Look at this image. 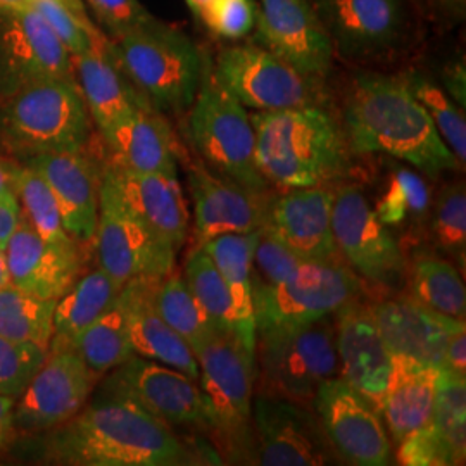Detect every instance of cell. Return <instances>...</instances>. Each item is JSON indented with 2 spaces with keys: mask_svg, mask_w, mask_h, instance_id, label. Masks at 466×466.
Segmentation results:
<instances>
[{
  "mask_svg": "<svg viewBox=\"0 0 466 466\" xmlns=\"http://www.w3.org/2000/svg\"><path fill=\"white\" fill-rule=\"evenodd\" d=\"M35 441V458L59 466L223 465L213 446H196L125 396L100 394Z\"/></svg>",
  "mask_w": 466,
  "mask_h": 466,
  "instance_id": "6da1fadb",
  "label": "cell"
},
{
  "mask_svg": "<svg viewBox=\"0 0 466 466\" xmlns=\"http://www.w3.org/2000/svg\"><path fill=\"white\" fill-rule=\"evenodd\" d=\"M340 125L354 154H385L429 177L463 167L404 75H356L344 97Z\"/></svg>",
  "mask_w": 466,
  "mask_h": 466,
  "instance_id": "7a4b0ae2",
  "label": "cell"
},
{
  "mask_svg": "<svg viewBox=\"0 0 466 466\" xmlns=\"http://www.w3.org/2000/svg\"><path fill=\"white\" fill-rule=\"evenodd\" d=\"M256 163L280 188L327 185L346 177L350 150L342 125L325 106L250 115Z\"/></svg>",
  "mask_w": 466,
  "mask_h": 466,
  "instance_id": "3957f363",
  "label": "cell"
},
{
  "mask_svg": "<svg viewBox=\"0 0 466 466\" xmlns=\"http://www.w3.org/2000/svg\"><path fill=\"white\" fill-rule=\"evenodd\" d=\"M208 437L223 463H256L252 396L258 377L256 352L237 337L218 332L196 352Z\"/></svg>",
  "mask_w": 466,
  "mask_h": 466,
  "instance_id": "277c9868",
  "label": "cell"
},
{
  "mask_svg": "<svg viewBox=\"0 0 466 466\" xmlns=\"http://www.w3.org/2000/svg\"><path fill=\"white\" fill-rule=\"evenodd\" d=\"M107 47L154 109L163 115L190 109L209 59L188 35L156 17L130 34L107 38Z\"/></svg>",
  "mask_w": 466,
  "mask_h": 466,
  "instance_id": "5b68a950",
  "label": "cell"
},
{
  "mask_svg": "<svg viewBox=\"0 0 466 466\" xmlns=\"http://www.w3.org/2000/svg\"><path fill=\"white\" fill-rule=\"evenodd\" d=\"M92 117L76 80L50 78L0 100V149L25 161L40 154L85 150Z\"/></svg>",
  "mask_w": 466,
  "mask_h": 466,
  "instance_id": "8992f818",
  "label": "cell"
},
{
  "mask_svg": "<svg viewBox=\"0 0 466 466\" xmlns=\"http://www.w3.org/2000/svg\"><path fill=\"white\" fill-rule=\"evenodd\" d=\"M187 113L188 140L206 167L237 184L267 190L269 184L256 163V132L250 115L218 84L211 63Z\"/></svg>",
  "mask_w": 466,
  "mask_h": 466,
  "instance_id": "52a82bcc",
  "label": "cell"
},
{
  "mask_svg": "<svg viewBox=\"0 0 466 466\" xmlns=\"http://www.w3.org/2000/svg\"><path fill=\"white\" fill-rule=\"evenodd\" d=\"M256 361L263 392L313 402L319 385L339 377L335 315L258 333Z\"/></svg>",
  "mask_w": 466,
  "mask_h": 466,
  "instance_id": "ba28073f",
  "label": "cell"
},
{
  "mask_svg": "<svg viewBox=\"0 0 466 466\" xmlns=\"http://www.w3.org/2000/svg\"><path fill=\"white\" fill-rule=\"evenodd\" d=\"M213 75L233 99L254 111L325 106L321 78L309 76L258 44L219 49Z\"/></svg>",
  "mask_w": 466,
  "mask_h": 466,
  "instance_id": "9c48e42d",
  "label": "cell"
},
{
  "mask_svg": "<svg viewBox=\"0 0 466 466\" xmlns=\"http://www.w3.org/2000/svg\"><path fill=\"white\" fill-rule=\"evenodd\" d=\"M94 240L99 268L121 287L137 279L161 280L175 269L177 250L135 215L109 167L100 175L99 218Z\"/></svg>",
  "mask_w": 466,
  "mask_h": 466,
  "instance_id": "30bf717a",
  "label": "cell"
},
{
  "mask_svg": "<svg viewBox=\"0 0 466 466\" xmlns=\"http://www.w3.org/2000/svg\"><path fill=\"white\" fill-rule=\"evenodd\" d=\"M360 296V282L339 261H304L277 285L252 287L256 330L309 323L332 317Z\"/></svg>",
  "mask_w": 466,
  "mask_h": 466,
  "instance_id": "8fae6325",
  "label": "cell"
},
{
  "mask_svg": "<svg viewBox=\"0 0 466 466\" xmlns=\"http://www.w3.org/2000/svg\"><path fill=\"white\" fill-rule=\"evenodd\" d=\"M252 425L258 465H340L319 418L306 404L279 394L259 392L252 398Z\"/></svg>",
  "mask_w": 466,
  "mask_h": 466,
  "instance_id": "7c38bea8",
  "label": "cell"
},
{
  "mask_svg": "<svg viewBox=\"0 0 466 466\" xmlns=\"http://www.w3.org/2000/svg\"><path fill=\"white\" fill-rule=\"evenodd\" d=\"M313 404L340 460L356 466L392 463L394 446L377 402L344 379L333 377L319 385Z\"/></svg>",
  "mask_w": 466,
  "mask_h": 466,
  "instance_id": "4fadbf2b",
  "label": "cell"
},
{
  "mask_svg": "<svg viewBox=\"0 0 466 466\" xmlns=\"http://www.w3.org/2000/svg\"><path fill=\"white\" fill-rule=\"evenodd\" d=\"M50 78L76 80L65 42L32 5L0 9V100Z\"/></svg>",
  "mask_w": 466,
  "mask_h": 466,
  "instance_id": "5bb4252c",
  "label": "cell"
},
{
  "mask_svg": "<svg viewBox=\"0 0 466 466\" xmlns=\"http://www.w3.org/2000/svg\"><path fill=\"white\" fill-rule=\"evenodd\" d=\"M102 390L134 400L175 431L184 429L208 435L199 380L175 368L135 354L113 370Z\"/></svg>",
  "mask_w": 466,
  "mask_h": 466,
  "instance_id": "9a60e30c",
  "label": "cell"
},
{
  "mask_svg": "<svg viewBox=\"0 0 466 466\" xmlns=\"http://www.w3.org/2000/svg\"><path fill=\"white\" fill-rule=\"evenodd\" d=\"M97 375L71 346L50 344L49 354L16 400L21 432H47L75 417L90 398Z\"/></svg>",
  "mask_w": 466,
  "mask_h": 466,
  "instance_id": "2e32d148",
  "label": "cell"
},
{
  "mask_svg": "<svg viewBox=\"0 0 466 466\" xmlns=\"http://www.w3.org/2000/svg\"><path fill=\"white\" fill-rule=\"evenodd\" d=\"M332 232L337 250L367 280L392 287L404 275V256L367 198L356 187L333 192Z\"/></svg>",
  "mask_w": 466,
  "mask_h": 466,
  "instance_id": "e0dca14e",
  "label": "cell"
},
{
  "mask_svg": "<svg viewBox=\"0 0 466 466\" xmlns=\"http://www.w3.org/2000/svg\"><path fill=\"white\" fill-rule=\"evenodd\" d=\"M333 52L370 61L390 54L408 30L406 0H311Z\"/></svg>",
  "mask_w": 466,
  "mask_h": 466,
  "instance_id": "ac0fdd59",
  "label": "cell"
},
{
  "mask_svg": "<svg viewBox=\"0 0 466 466\" xmlns=\"http://www.w3.org/2000/svg\"><path fill=\"white\" fill-rule=\"evenodd\" d=\"M187 184L194 206L199 244L225 233H249L267 227L273 194L250 188L209 171L204 163L188 167Z\"/></svg>",
  "mask_w": 466,
  "mask_h": 466,
  "instance_id": "d6986e66",
  "label": "cell"
},
{
  "mask_svg": "<svg viewBox=\"0 0 466 466\" xmlns=\"http://www.w3.org/2000/svg\"><path fill=\"white\" fill-rule=\"evenodd\" d=\"M256 15L265 49L309 76L323 80L332 71V42L311 0H261Z\"/></svg>",
  "mask_w": 466,
  "mask_h": 466,
  "instance_id": "ffe728a7",
  "label": "cell"
},
{
  "mask_svg": "<svg viewBox=\"0 0 466 466\" xmlns=\"http://www.w3.org/2000/svg\"><path fill=\"white\" fill-rule=\"evenodd\" d=\"M392 358L441 368L451 337L466 329L465 319L451 318L410 298L370 306Z\"/></svg>",
  "mask_w": 466,
  "mask_h": 466,
  "instance_id": "44dd1931",
  "label": "cell"
},
{
  "mask_svg": "<svg viewBox=\"0 0 466 466\" xmlns=\"http://www.w3.org/2000/svg\"><path fill=\"white\" fill-rule=\"evenodd\" d=\"M17 163L32 167L49 185L69 237L78 244L92 242L99 218L100 175L86 149L49 152Z\"/></svg>",
  "mask_w": 466,
  "mask_h": 466,
  "instance_id": "7402d4cb",
  "label": "cell"
},
{
  "mask_svg": "<svg viewBox=\"0 0 466 466\" xmlns=\"http://www.w3.org/2000/svg\"><path fill=\"white\" fill-rule=\"evenodd\" d=\"M332 204L333 192L325 185L289 188L271 200L265 228L304 261H335Z\"/></svg>",
  "mask_w": 466,
  "mask_h": 466,
  "instance_id": "603a6c76",
  "label": "cell"
},
{
  "mask_svg": "<svg viewBox=\"0 0 466 466\" xmlns=\"http://www.w3.org/2000/svg\"><path fill=\"white\" fill-rule=\"evenodd\" d=\"M339 377L373 402L382 400L392 371V354L367 304L352 300L335 313Z\"/></svg>",
  "mask_w": 466,
  "mask_h": 466,
  "instance_id": "cb8c5ba5",
  "label": "cell"
},
{
  "mask_svg": "<svg viewBox=\"0 0 466 466\" xmlns=\"http://www.w3.org/2000/svg\"><path fill=\"white\" fill-rule=\"evenodd\" d=\"M5 259L11 283L40 299H59L82 269L80 250L52 246L35 232L23 213L5 248Z\"/></svg>",
  "mask_w": 466,
  "mask_h": 466,
  "instance_id": "d4e9b609",
  "label": "cell"
},
{
  "mask_svg": "<svg viewBox=\"0 0 466 466\" xmlns=\"http://www.w3.org/2000/svg\"><path fill=\"white\" fill-rule=\"evenodd\" d=\"M159 280L137 279L125 283L119 304L125 311L135 354L163 363L199 380V363L184 339L161 318L154 304V289Z\"/></svg>",
  "mask_w": 466,
  "mask_h": 466,
  "instance_id": "484cf974",
  "label": "cell"
},
{
  "mask_svg": "<svg viewBox=\"0 0 466 466\" xmlns=\"http://www.w3.org/2000/svg\"><path fill=\"white\" fill-rule=\"evenodd\" d=\"M117 167L178 177L180 147L163 113L144 106L100 135Z\"/></svg>",
  "mask_w": 466,
  "mask_h": 466,
  "instance_id": "4316f807",
  "label": "cell"
},
{
  "mask_svg": "<svg viewBox=\"0 0 466 466\" xmlns=\"http://www.w3.org/2000/svg\"><path fill=\"white\" fill-rule=\"evenodd\" d=\"M73 69L86 109L100 135L138 107L150 106L107 47V36L94 49L73 56Z\"/></svg>",
  "mask_w": 466,
  "mask_h": 466,
  "instance_id": "83f0119b",
  "label": "cell"
},
{
  "mask_svg": "<svg viewBox=\"0 0 466 466\" xmlns=\"http://www.w3.org/2000/svg\"><path fill=\"white\" fill-rule=\"evenodd\" d=\"M109 169L135 215L177 252L182 249L188 237L190 217L178 177L137 173L115 163Z\"/></svg>",
  "mask_w": 466,
  "mask_h": 466,
  "instance_id": "f1b7e54d",
  "label": "cell"
},
{
  "mask_svg": "<svg viewBox=\"0 0 466 466\" xmlns=\"http://www.w3.org/2000/svg\"><path fill=\"white\" fill-rule=\"evenodd\" d=\"M439 368L394 358L379 410L396 442L421 431L432 420Z\"/></svg>",
  "mask_w": 466,
  "mask_h": 466,
  "instance_id": "f546056e",
  "label": "cell"
},
{
  "mask_svg": "<svg viewBox=\"0 0 466 466\" xmlns=\"http://www.w3.org/2000/svg\"><path fill=\"white\" fill-rule=\"evenodd\" d=\"M121 289L123 287L102 268L76 279V282L56 300L50 344L71 346L80 333L116 304Z\"/></svg>",
  "mask_w": 466,
  "mask_h": 466,
  "instance_id": "4dcf8cb0",
  "label": "cell"
},
{
  "mask_svg": "<svg viewBox=\"0 0 466 466\" xmlns=\"http://www.w3.org/2000/svg\"><path fill=\"white\" fill-rule=\"evenodd\" d=\"M184 277L194 296L199 300L202 309L215 323L218 330L230 333L250 352H256L258 337L244 327L228 285L218 271L213 259L200 246L188 254Z\"/></svg>",
  "mask_w": 466,
  "mask_h": 466,
  "instance_id": "1f68e13d",
  "label": "cell"
},
{
  "mask_svg": "<svg viewBox=\"0 0 466 466\" xmlns=\"http://www.w3.org/2000/svg\"><path fill=\"white\" fill-rule=\"evenodd\" d=\"M261 230L249 233H225L199 244L213 259L218 271L232 292L238 317L244 327L258 337L252 304V258Z\"/></svg>",
  "mask_w": 466,
  "mask_h": 466,
  "instance_id": "d6a6232c",
  "label": "cell"
},
{
  "mask_svg": "<svg viewBox=\"0 0 466 466\" xmlns=\"http://www.w3.org/2000/svg\"><path fill=\"white\" fill-rule=\"evenodd\" d=\"M5 167L21 204V213L30 221L35 232L52 246L78 250V242L66 232L57 200L46 180L32 167L17 161H5Z\"/></svg>",
  "mask_w": 466,
  "mask_h": 466,
  "instance_id": "836d02e7",
  "label": "cell"
},
{
  "mask_svg": "<svg viewBox=\"0 0 466 466\" xmlns=\"http://www.w3.org/2000/svg\"><path fill=\"white\" fill-rule=\"evenodd\" d=\"M411 298L451 318L465 319V282L456 267L444 258L421 252L410 268Z\"/></svg>",
  "mask_w": 466,
  "mask_h": 466,
  "instance_id": "e575fe53",
  "label": "cell"
},
{
  "mask_svg": "<svg viewBox=\"0 0 466 466\" xmlns=\"http://www.w3.org/2000/svg\"><path fill=\"white\" fill-rule=\"evenodd\" d=\"M154 304L157 313L184 339L194 354L206 340L221 332L202 309L182 273L171 271L156 283Z\"/></svg>",
  "mask_w": 466,
  "mask_h": 466,
  "instance_id": "d590c367",
  "label": "cell"
},
{
  "mask_svg": "<svg viewBox=\"0 0 466 466\" xmlns=\"http://www.w3.org/2000/svg\"><path fill=\"white\" fill-rule=\"evenodd\" d=\"M56 300L40 299L7 283L0 289V337L49 350Z\"/></svg>",
  "mask_w": 466,
  "mask_h": 466,
  "instance_id": "8d00e7d4",
  "label": "cell"
},
{
  "mask_svg": "<svg viewBox=\"0 0 466 466\" xmlns=\"http://www.w3.org/2000/svg\"><path fill=\"white\" fill-rule=\"evenodd\" d=\"M71 348H75L97 377L113 371L135 356L128 323L119 299L104 317L80 333Z\"/></svg>",
  "mask_w": 466,
  "mask_h": 466,
  "instance_id": "74e56055",
  "label": "cell"
},
{
  "mask_svg": "<svg viewBox=\"0 0 466 466\" xmlns=\"http://www.w3.org/2000/svg\"><path fill=\"white\" fill-rule=\"evenodd\" d=\"M406 82L410 85L411 92L415 94L421 106L432 117L433 125L437 128L446 146L456 156L461 167L466 161V119L465 109H461L454 100L451 99L448 92L435 84L431 78L423 76L421 73H408L404 75Z\"/></svg>",
  "mask_w": 466,
  "mask_h": 466,
  "instance_id": "f35d334b",
  "label": "cell"
},
{
  "mask_svg": "<svg viewBox=\"0 0 466 466\" xmlns=\"http://www.w3.org/2000/svg\"><path fill=\"white\" fill-rule=\"evenodd\" d=\"M431 208V190L425 180L411 169L392 173L382 199L375 208V215L385 227H404L418 223L427 217Z\"/></svg>",
  "mask_w": 466,
  "mask_h": 466,
  "instance_id": "ab89813d",
  "label": "cell"
},
{
  "mask_svg": "<svg viewBox=\"0 0 466 466\" xmlns=\"http://www.w3.org/2000/svg\"><path fill=\"white\" fill-rule=\"evenodd\" d=\"M433 242L465 263L466 194L465 185L444 187L433 204Z\"/></svg>",
  "mask_w": 466,
  "mask_h": 466,
  "instance_id": "60d3db41",
  "label": "cell"
},
{
  "mask_svg": "<svg viewBox=\"0 0 466 466\" xmlns=\"http://www.w3.org/2000/svg\"><path fill=\"white\" fill-rule=\"evenodd\" d=\"M466 380L439 370L431 425L452 446L465 451Z\"/></svg>",
  "mask_w": 466,
  "mask_h": 466,
  "instance_id": "b9f144b4",
  "label": "cell"
},
{
  "mask_svg": "<svg viewBox=\"0 0 466 466\" xmlns=\"http://www.w3.org/2000/svg\"><path fill=\"white\" fill-rule=\"evenodd\" d=\"M47 354L49 350L0 337V396L17 400Z\"/></svg>",
  "mask_w": 466,
  "mask_h": 466,
  "instance_id": "7bdbcfd3",
  "label": "cell"
},
{
  "mask_svg": "<svg viewBox=\"0 0 466 466\" xmlns=\"http://www.w3.org/2000/svg\"><path fill=\"white\" fill-rule=\"evenodd\" d=\"M465 451L458 450L429 423L398 442V463L406 466H452L465 463Z\"/></svg>",
  "mask_w": 466,
  "mask_h": 466,
  "instance_id": "ee69618b",
  "label": "cell"
},
{
  "mask_svg": "<svg viewBox=\"0 0 466 466\" xmlns=\"http://www.w3.org/2000/svg\"><path fill=\"white\" fill-rule=\"evenodd\" d=\"M304 263L279 237L263 228L252 258V287L277 285L289 279Z\"/></svg>",
  "mask_w": 466,
  "mask_h": 466,
  "instance_id": "f6af8a7d",
  "label": "cell"
},
{
  "mask_svg": "<svg viewBox=\"0 0 466 466\" xmlns=\"http://www.w3.org/2000/svg\"><path fill=\"white\" fill-rule=\"evenodd\" d=\"M107 38L130 34L156 17L138 0H86Z\"/></svg>",
  "mask_w": 466,
  "mask_h": 466,
  "instance_id": "bcb514c9",
  "label": "cell"
},
{
  "mask_svg": "<svg viewBox=\"0 0 466 466\" xmlns=\"http://www.w3.org/2000/svg\"><path fill=\"white\" fill-rule=\"evenodd\" d=\"M200 19L219 36L238 40L252 30L256 9L250 0H211Z\"/></svg>",
  "mask_w": 466,
  "mask_h": 466,
  "instance_id": "7dc6e473",
  "label": "cell"
},
{
  "mask_svg": "<svg viewBox=\"0 0 466 466\" xmlns=\"http://www.w3.org/2000/svg\"><path fill=\"white\" fill-rule=\"evenodd\" d=\"M21 219V204L15 188L0 192V249L5 250Z\"/></svg>",
  "mask_w": 466,
  "mask_h": 466,
  "instance_id": "c3c4849f",
  "label": "cell"
},
{
  "mask_svg": "<svg viewBox=\"0 0 466 466\" xmlns=\"http://www.w3.org/2000/svg\"><path fill=\"white\" fill-rule=\"evenodd\" d=\"M439 370L466 380V329L451 337Z\"/></svg>",
  "mask_w": 466,
  "mask_h": 466,
  "instance_id": "681fc988",
  "label": "cell"
},
{
  "mask_svg": "<svg viewBox=\"0 0 466 466\" xmlns=\"http://www.w3.org/2000/svg\"><path fill=\"white\" fill-rule=\"evenodd\" d=\"M444 90L461 109H465L466 69L463 63H454L444 69Z\"/></svg>",
  "mask_w": 466,
  "mask_h": 466,
  "instance_id": "f907efd6",
  "label": "cell"
},
{
  "mask_svg": "<svg viewBox=\"0 0 466 466\" xmlns=\"http://www.w3.org/2000/svg\"><path fill=\"white\" fill-rule=\"evenodd\" d=\"M15 406L16 400L9 396H0V452L7 450L15 439Z\"/></svg>",
  "mask_w": 466,
  "mask_h": 466,
  "instance_id": "816d5d0a",
  "label": "cell"
},
{
  "mask_svg": "<svg viewBox=\"0 0 466 466\" xmlns=\"http://www.w3.org/2000/svg\"><path fill=\"white\" fill-rule=\"evenodd\" d=\"M66 4L73 9V13H75L76 16L80 17V19H84L85 23L94 25L92 19L86 15V7H85L84 0H66Z\"/></svg>",
  "mask_w": 466,
  "mask_h": 466,
  "instance_id": "f5cc1de1",
  "label": "cell"
},
{
  "mask_svg": "<svg viewBox=\"0 0 466 466\" xmlns=\"http://www.w3.org/2000/svg\"><path fill=\"white\" fill-rule=\"evenodd\" d=\"M7 283H11V277H9L7 259H5V250L0 249V289Z\"/></svg>",
  "mask_w": 466,
  "mask_h": 466,
  "instance_id": "db71d44e",
  "label": "cell"
},
{
  "mask_svg": "<svg viewBox=\"0 0 466 466\" xmlns=\"http://www.w3.org/2000/svg\"><path fill=\"white\" fill-rule=\"evenodd\" d=\"M211 0H187V5L190 7V11L196 15V16L202 17L206 7L209 5Z\"/></svg>",
  "mask_w": 466,
  "mask_h": 466,
  "instance_id": "11a10c76",
  "label": "cell"
},
{
  "mask_svg": "<svg viewBox=\"0 0 466 466\" xmlns=\"http://www.w3.org/2000/svg\"><path fill=\"white\" fill-rule=\"evenodd\" d=\"M9 188H13V185H11V178H9V173L5 167V161H0V192H5Z\"/></svg>",
  "mask_w": 466,
  "mask_h": 466,
  "instance_id": "9f6ffc18",
  "label": "cell"
},
{
  "mask_svg": "<svg viewBox=\"0 0 466 466\" xmlns=\"http://www.w3.org/2000/svg\"><path fill=\"white\" fill-rule=\"evenodd\" d=\"M439 2L452 13H463L465 11L466 0H439Z\"/></svg>",
  "mask_w": 466,
  "mask_h": 466,
  "instance_id": "6f0895ef",
  "label": "cell"
},
{
  "mask_svg": "<svg viewBox=\"0 0 466 466\" xmlns=\"http://www.w3.org/2000/svg\"><path fill=\"white\" fill-rule=\"evenodd\" d=\"M28 5H30V0H0V9H19Z\"/></svg>",
  "mask_w": 466,
  "mask_h": 466,
  "instance_id": "680465c9",
  "label": "cell"
}]
</instances>
